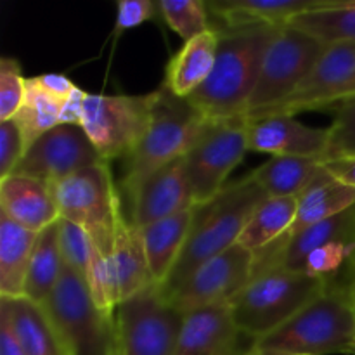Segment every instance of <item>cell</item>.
I'll use <instances>...</instances> for the list:
<instances>
[{
    "label": "cell",
    "mask_w": 355,
    "mask_h": 355,
    "mask_svg": "<svg viewBox=\"0 0 355 355\" xmlns=\"http://www.w3.org/2000/svg\"><path fill=\"white\" fill-rule=\"evenodd\" d=\"M284 26L217 28L215 66L200 89L186 97L207 120L245 116L270 45Z\"/></svg>",
    "instance_id": "6da1fadb"
},
{
    "label": "cell",
    "mask_w": 355,
    "mask_h": 355,
    "mask_svg": "<svg viewBox=\"0 0 355 355\" xmlns=\"http://www.w3.org/2000/svg\"><path fill=\"white\" fill-rule=\"evenodd\" d=\"M266 200L262 187L252 175H246L227 184L211 200L196 205L182 253L166 283L159 286L165 297H170L198 267L238 245L253 211Z\"/></svg>",
    "instance_id": "7a4b0ae2"
},
{
    "label": "cell",
    "mask_w": 355,
    "mask_h": 355,
    "mask_svg": "<svg viewBox=\"0 0 355 355\" xmlns=\"http://www.w3.org/2000/svg\"><path fill=\"white\" fill-rule=\"evenodd\" d=\"M355 355V311L342 279H331L304 311L243 355Z\"/></svg>",
    "instance_id": "3957f363"
},
{
    "label": "cell",
    "mask_w": 355,
    "mask_h": 355,
    "mask_svg": "<svg viewBox=\"0 0 355 355\" xmlns=\"http://www.w3.org/2000/svg\"><path fill=\"white\" fill-rule=\"evenodd\" d=\"M207 118L186 99L159 85L153 92V114L148 132L125 158L121 187L132 193L163 166L184 158L208 125Z\"/></svg>",
    "instance_id": "277c9868"
},
{
    "label": "cell",
    "mask_w": 355,
    "mask_h": 355,
    "mask_svg": "<svg viewBox=\"0 0 355 355\" xmlns=\"http://www.w3.org/2000/svg\"><path fill=\"white\" fill-rule=\"evenodd\" d=\"M329 281L305 272L267 270L253 277L229 302L231 315L241 335L259 340L286 324L324 293Z\"/></svg>",
    "instance_id": "5b68a950"
},
{
    "label": "cell",
    "mask_w": 355,
    "mask_h": 355,
    "mask_svg": "<svg viewBox=\"0 0 355 355\" xmlns=\"http://www.w3.org/2000/svg\"><path fill=\"white\" fill-rule=\"evenodd\" d=\"M59 218L87 232L103 259L111 253L125 214L110 163L89 166L52 186Z\"/></svg>",
    "instance_id": "8992f818"
},
{
    "label": "cell",
    "mask_w": 355,
    "mask_h": 355,
    "mask_svg": "<svg viewBox=\"0 0 355 355\" xmlns=\"http://www.w3.org/2000/svg\"><path fill=\"white\" fill-rule=\"evenodd\" d=\"M73 355H110L116 342L114 314L97 307L89 284L64 266L51 297L42 304Z\"/></svg>",
    "instance_id": "52a82bcc"
},
{
    "label": "cell",
    "mask_w": 355,
    "mask_h": 355,
    "mask_svg": "<svg viewBox=\"0 0 355 355\" xmlns=\"http://www.w3.org/2000/svg\"><path fill=\"white\" fill-rule=\"evenodd\" d=\"M186 314L158 284H149L114 309L120 355H175Z\"/></svg>",
    "instance_id": "ba28073f"
},
{
    "label": "cell",
    "mask_w": 355,
    "mask_h": 355,
    "mask_svg": "<svg viewBox=\"0 0 355 355\" xmlns=\"http://www.w3.org/2000/svg\"><path fill=\"white\" fill-rule=\"evenodd\" d=\"M328 45L293 26L281 28L263 61L260 78L246 106V121L283 104L321 59Z\"/></svg>",
    "instance_id": "9c48e42d"
},
{
    "label": "cell",
    "mask_w": 355,
    "mask_h": 355,
    "mask_svg": "<svg viewBox=\"0 0 355 355\" xmlns=\"http://www.w3.org/2000/svg\"><path fill=\"white\" fill-rule=\"evenodd\" d=\"M153 114V92L142 96L87 94L80 127L85 130L104 162L127 158L148 132Z\"/></svg>",
    "instance_id": "30bf717a"
},
{
    "label": "cell",
    "mask_w": 355,
    "mask_h": 355,
    "mask_svg": "<svg viewBox=\"0 0 355 355\" xmlns=\"http://www.w3.org/2000/svg\"><path fill=\"white\" fill-rule=\"evenodd\" d=\"M248 151L245 116L208 121L203 134L184 156L194 207L215 198L227 186L229 175Z\"/></svg>",
    "instance_id": "8fae6325"
},
{
    "label": "cell",
    "mask_w": 355,
    "mask_h": 355,
    "mask_svg": "<svg viewBox=\"0 0 355 355\" xmlns=\"http://www.w3.org/2000/svg\"><path fill=\"white\" fill-rule=\"evenodd\" d=\"M97 307L114 314L116 305L153 284L141 231L123 218L106 259L96 252L87 279Z\"/></svg>",
    "instance_id": "7c38bea8"
},
{
    "label": "cell",
    "mask_w": 355,
    "mask_h": 355,
    "mask_svg": "<svg viewBox=\"0 0 355 355\" xmlns=\"http://www.w3.org/2000/svg\"><path fill=\"white\" fill-rule=\"evenodd\" d=\"M99 163H104L103 156L80 125L59 123L26 149L12 173L31 177L52 187Z\"/></svg>",
    "instance_id": "4fadbf2b"
},
{
    "label": "cell",
    "mask_w": 355,
    "mask_h": 355,
    "mask_svg": "<svg viewBox=\"0 0 355 355\" xmlns=\"http://www.w3.org/2000/svg\"><path fill=\"white\" fill-rule=\"evenodd\" d=\"M255 255L234 245L198 267L168 298L184 314L198 309L229 305L253 279Z\"/></svg>",
    "instance_id": "5bb4252c"
},
{
    "label": "cell",
    "mask_w": 355,
    "mask_h": 355,
    "mask_svg": "<svg viewBox=\"0 0 355 355\" xmlns=\"http://www.w3.org/2000/svg\"><path fill=\"white\" fill-rule=\"evenodd\" d=\"M352 96H355V44H333L326 47L324 54L297 90L263 116H295L304 111L336 106Z\"/></svg>",
    "instance_id": "9a60e30c"
},
{
    "label": "cell",
    "mask_w": 355,
    "mask_h": 355,
    "mask_svg": "<svg viewBox=\"0 0 355 355\" xmlns=\"http://www.w3.org/2000/svg\"><path fill=\"white\" fill-rule=\"evenodd\" d=\"M127 198L130 203L128 222L137 229L193 210L194 196L184 158L149 175Z\"/></svg>",
    "instance_id": "2e32d148"
},
{
    "label": "cell",
    "mask_w": 355,
    "mask_h": 355,
    "mask_svg": "<svg viewBox=\"0 0 355 355\" xmlns=\"http://www.w3.org/2000/svg\"><path fill=\"white\" fill-rule=\"evenodd\" d=\"M328 128L304 125L288 114H269L248 121V149L270 156H300L322 162Z\"/></svg>",
    "instance_id": "e0dca14e"
},
{
    "label": "cell",
    "mask_w": 355,
    "mask_h": 355,
    "mask_svg": "<svg viewBox=\"0 0 355 355\" xmlns=\"http://www.w3.org/2000/svg\"><path fill=\"white\" fill-rule=\"evenodd\" d=\"M239 336L229 305L198 309L186 314L175 355H241Z\"/></svg>",
    "instance_id": "ac0fdd59"
},
{
    "label": "cell",
    "mask_w": 355,
    "mask_h": 355,
    "mask_svg": "<svg viewBox=\"0 0 355 355\" xmlns=\"http://www.w3.org/2000/svg\"><path fill=\"white\" fill-rule=\"evenodd\" d=\"M0 215L33 232L59 220L52 187L17 173L0 179Z\"/></svg>",
    "instance_id": "d6986e66"
},
{
    "label": "cell",
    "mask_w": 355,
    "mask_h": 355,
    "mask_svg": "<svg viewBox=\"0 0 355 355\" xmlns=\"http://www.w3.org/2000/svg\"><path fill=\"white\" fill-rule=\"evenodd\" d=\"M0 312L9 318L26 355H73L40 304L23 298L0 297Z\"/></svg>",
    "instance_id": "ffe728a7"
},
{
    "label": "cell",
    "mask_w": 355,
    "mask_h": 355,
    "mask_svg": "<svg viewBox=\"0 0 355 355\" xmlns=\"http://www.w3.org/2000/svg\"><path fill=\"white\" fill-rule=\"evenodd\" d=\"M319 0H214L208 12L220 21L218 28L288 26L298 14L318 6Z\"/></svg>",
    "instance_id": "44dd1931"
},
{
    "label": "cell",
    "mask_w": 355,
    "mask_h": 355,
    "mask_svg": "<svg viewBox=\"0 0 355 355\" xmlns=\"http://www.w3.org/2000/svg\"><path fill=\"white\" fill-rule=\"evenodd\" d=\"M218 49V30L211 28L207 33L184 42L165 66V80L162 85L177 97H189L210 76L215 66Z\"/></svg>",
    "instance_id": "7402d4cb"
},
{
    "label": "cell",
    "mask_w": 355,
    "mask_h": 355,
    "mask_svg": "<svg viewBox=\"0 0 355 355\" xmlns=\"http://www.w3.org/2000/svg\"><path fill=\"white\" fill-rule=\"evenodd\" d=\"M193 210L141 227L146 259L153 283L163 286L172 274L189 236Z\"/></svg>",
    "instance_id": "603a6c76"
},
{
    "label": "cell",
    "mask_w": 355,
    "mask_h": 355,
    "mask_svg": "<svg viewBox=\"0 0 355 355\" xmlns=\"http://www.w3.org/2000/svg\"><path fill=\"white\" fill-rule=\"evenodd\" d=\"M297 215L290 231L283 238L297 234L311 225L335 217L355 205V189L333 179L328 172L314 180L297 198ZM281 239V238H279Z\"/></svg>",
    "instance_id": "cb8c5ba5"
},
{
    "label": "cell",
    "mask_w": 355,
    "mask_h": 355,
    "mask_svg": "<svg viewBox=\"0 0 355 355\" xmlns=\"http://www.w3.org/2000/svg\"><path fill=\"white\" fill-rule=\"evenodd\" d=\"M322 173L324 163L319 158L270 156L250 175L267 198H298Z\"/></svg>",
    "instance_id": "d4e9b609"
},
{
    "label": "cell",
    "mask_w": 355,
    "mask_h": 355,
    "mask_svg": "<svg viewBox=\"0 0 355 355\" xmlns=\"http://www.w3.org/2000/svg\"><path fill=\"white\" fill-rule=\"evenodd\" d=\"M37 234L0 215V297H24Z\"/></svg>",
    "instance_id": "484cf974"
},
{
    "label": "cell",
    "mask_w": 355,
    "mask_h": 355,
    "mask_svg": "<svg viewBox=\"0 0 355 355\" xmlns=\"http://www.w3.org/2000/svg\"><path fill=\"white\" fill-rule=\"evenodd\" d=\"M290 26L326 45L355 44V0H319L314 9L298 14Z\"/></svg>",
    "instance_id": "4316f807"
},
{
    "label": "cell",
    "mask_w": 355,
    "mask_h": 355,
    "mask_svg": "<svg viewBox=\"0 0 355 355\" xmlns=\"http://www.w3.org/2000/svg\"><path fill=\"white\" fill-rule=\"evenodd\" d=\"M64 270V260L59 241V220L45 227L37 234L33 253H31L30 269H28L24 297L35 304H44Z\"/></svg>",
    "instance_id": "83f0119b"
},
{
    "label": "cell",
    "mask_w": 355,
    "mask_h": 355,
    "mask_svg": "<svg viewBox=\"0 0 355 355\" xmlns=\"http://www.w3.org/2000/svg\"><path fill=\"white\" fill-rule=\"evenodd\" d=\"M297 198H267L248 220L238 245L253 255L283 238L297 215Z\"/></svg>",
    "instance_id": "f1b7e54d"
},
{
    "label": "cell",
    "mask_w": 355,
    "mask_h": 355,
    "mask_svg": "<svg viewBox=\"0 0 355 355\" xmlns=\"http://www.w3.org/2000/svg\"><path fill=\"white\" fill-rule=\"evenodd\" d=\"M62 103L64 101L42 89L35 78H26L23 104L14 116L23 132L26 149L45 132L58 127Z\"/></svg>",
    "instance_id": "f546056e"
},
{
    "label": "cell",
    "mask_w": 355,
    "mask_h": 355,
    "mask_svg": "<svg viewBox=\"0 0 355 355\" xmlns=\"http://www.w3.org/2000/svg\"><path fill=\"white\" fill-rule=\"evenodd\" d=\"M159 16L170 30L184 42H189L211 30L208 23V3L203 0H159Z\"/></svg>",
    "instance_id": "4dcf8cb0"
},
{
    "label": "cell",
    "mask_w": 355,
    "mask_h": 355,
    "mask_svg": "<svg viewBox=\"0 0 355 355\" xmlns=\"http://www.w3.org/2000/svg\"><path fill=\"white\" fill-rule=\"evenodd\" d=\"M59 241H61V253L64 266L75 270L76 274L89 279L90 269H92L96 248L85 231L71 222L59 218Z\"/></svg>",
    "instance_id": "1f68e13d"
},
{
    "label": "cell",
    "mask_w": 355,
    "mask_h": 355,
    "mask_svg": "<svg viewBox=\"0 0 355 355\" xmlns=\"http://www.w3.org/2000/svg\"><path fill=\"white\" fill-rule=\"evenodd\" d=\"M355 156V96L336 104V114L328 127V148L322 163Z\"/></svg>",
    "instance_id": "d6a6232c"
},
{
    "label": "cell",
    "mask_w": 355,
    "mask_h": 355,
    "mask_svg": "<svg viewBox=\"0 0 355 355\" xmlns=\"http://www.w3.org/2000/svg\"><path fill=\"white\" fill-rule=\"evenodd\" d=\"M354 253V243H328V245L314 250L305 259L302 272L309 274L312 277H319V279H335L336 274L345 269L347 263L352 260Z\"/></svg>",
    "instance_id": "836d02e7"
},
{
    "label": "cell",
    "mask_w": 355,
    "mask_h": 355,
    "mask_svg": "<svg viewBox=\"0 0 355 355\" xmlns=\"http://www.w3.org/2000/svg\"><path fill=\"white\" fill-rule=\"evenodd\" d=\"M26 78L19 61L3 55L0 59V121L16 116L24 99Z\"/></svg>",
    "instance_id": "e575fe53"
},
{
    "label": "cell",
    "mask_w": 355,
    "mask_h": 355,
    "mask_svg": "<svg viewBox=\"0 0 355 355\" xmlns=\"http://www.w3.org/2000/svg\"><path fill=\"white\" fill-rule=\"evenodd\" d=\"M26 153L23 132L14 118L0 121V179L10 175Z\"/></svg>",
    "instance_id": "d590c367"
},
{
    "label": "cell",
    "mask_w": 355,
    "mask_h": 355,
    "mask_svg": "<svg viewBox=\"0 0 355 355\" xmlns=\"http://www.w3.org/2000/svg\"><path fill=\"white\" fill-rule=\"evenodd\" d=\"M159 14L158 2L151 0H120L116 10V24H114L113 38L116 40L123 31L132 30L149 19H155Z\"/></svg>",
    "instance_id": "8d00e7d4"
},
{
    "label": "cell",
    "mask_w": 355,
    "mask_h": 355,
    "mask_svg": "<svg viewBox=\"0 0 355 355\" xmlns=\"http://www.w3.org/2000/svg\"><path fill=\"white\" fill-rule=\"evenodd\" d=\"M87 94L89 92H85V90L76 87V89L66 97L61 107V118H59V123H69V125L82 123L83 104H85Z\"/></svg>",
    "instance_id": "74e56055"
},
{
    "label": "cell",
    "mask_w": 355,
    "mask_h": 355,
    "mask_svg": "<svg viewBox=\"0 0 355 355\" xmlns=\"http://www.w3.org/2000/svg\"><path fill=\"white\" fill-rule=\"evenodd\" d=\"M33 78L42 89H45L49 94H52V96L59 97V99L62 101H64L66 97L76 89L75 83L64 75H55V73H51V75H38V76H33Z\"/></svg>",
    "instance_id": "f35d334b"
},
{
    "label": "cell",
    "mask_w": 355,
    "mask_h": 355,
    "mask_svg": "<svg viewBox=\"0 0 355 355\" xmlns=\"http://www.w3.org/2000/svg\"><path fill=\"white\" fill-rule=\"evenodd\" d=\"M324 168L333 179L355 189V156L324 162Z\"/></svg>",
    "instance_id": "ab89813d"
},
{
    "label": "cell",
    "mask_w": 355,
    "mask_h": 355,
    "mask_svg": "<svg viewBox=\"0 0 355 355\" xmlns=\"http://www.w3.org/2000/svg\"><path fill=\"white\" fill-rule=\"evenodd\" d=\"M0 355H26L9 318L3 312H0Z\"/></svg>",
    "instance_id": "60d3db41"
},
{
    "label": "cell",
    "mask_w": 355,
    "mask_h": 355,
    "mask_svg": "<svg viewBox=\"0 0 355 355\" xmlns=\"http://www.w3.org/2000/svg\"><path fill=\"white\" fill-rule=\"evenodd\" d=\"M342 281H343V284H345L347 293H349V298H350V302H352V307L355 311V266L352 262L347 263Z\"/></svg>",
    "instance_id": "b9f144b4"
},
{
    "label": "cell",
    "mask_w": 355,
    "mask_h": 355,
    "mask_svg": "<svg viewBox=\"0 0 355 355\" xmlns=\"http://www.w3.org/2000/svg\"><path fill=\"white\" fill-rule=\"evenodd\" d=\"M110 355H120V350H118V343L116 342H114V345H113V349H111Z\"/></svg>",
    "instance_id": "7bdbcfd3"
},
{
    "label": "cell",
    "mask_w": 355,
    "mask_h": 355,
    "mask_svg": "<svg viewBox=\"0 0 355 355\" xmlns=\"http://www.w3.org/2000/svg\"><path fill=\"white\" fill-rule=\"evenodd\" d=\"M350 262H352L354 266H355V253H354V257H352V260H350Z\"/></svg>",
    "instance_id": "ee69618b"
},
{
    "label": "cell",
    "mask_w": 355,
    "mask_h": 355,
    "mask_svg": "<svg viewBox=\"0 0 355 355\" xmlns=\"http://www.w3.org/2000/svg\"><path fill=\"white\" fill-rule=\"evenodd\" d=\"M241 355H243V354H241Z\"/></svg>",
    "instance_id": "f6af8a7d"
}]
</instances>
